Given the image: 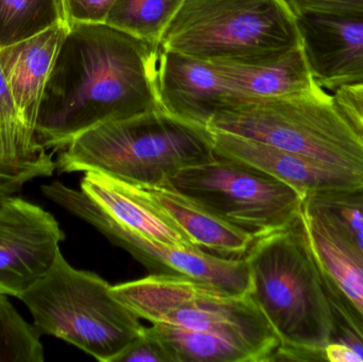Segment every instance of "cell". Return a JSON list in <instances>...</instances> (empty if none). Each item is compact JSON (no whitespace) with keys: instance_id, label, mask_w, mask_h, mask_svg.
I'll list each match as a JSON object with an SVG mask.
<instances>
[{"instance_id":"obj_1","label":"cell","mask_w":363,"mask_h":362,"mask_svg":"<svg viewBox=\"0 0 363 362\" xmlns=\"http://www.w3.org/2000/svg\"><path fill=\"white\" fill-rule=\"evenodd\" d=\"M159 57V45L108 23L68 27L40 100L38 144L61 151L96 125L164 110Z\"/></svg>"},{"instance_id":"obj_2","label":"cell","mask_w":363,"mask_h":362,"mask_svg":"<svg viewBox=\"0 0 363 362\" xmlns=\"http://www.w3.org/2000/svg\"><path fill=\"white\" fill-rule=\"evenodd\" d=\"M112 293L152 324L177 362H271L281 346L250 293L155 274L115 285Z\"/></svg>"},{"instance_id":"obj_3","label":"cell","mask_w":363,"mask_h":362,"mask_svg":"<svg viewBox=\"0 0 363 362\" xmlns=\"http://www.w3.org/2000/svg\"><path fill=\"white\" fill-rule=\"evenodd\" d=\"M251 295L281 346L271 361H324L332 342V315L323 278L301 216L258 238L245 256Z\"/></svg>"},{"instance_id":"obj_4","label":"cell","mask_w":363,"mask_h":362,"mask_svg":"<svg viewBox=\"0 0 363 362\" xmlns=\"http://www.w3.org/2000/svg\"><path fill=\"white\" fill-rule=\"evenodd\" d=\"M59 152V174L98 171L138 186H161L216 157L209 128L165 110L96 125Z\"/></svg>"},{"instance_id":"obj_5","label":"cell","mask_w":363,"mask_h":362,"mask_svg":"<svg viewBox=\"0 0 363 362\" xmlns=\"http://www.w3.org/2000/svg\"><path fill=\"white\" fill-rule=\"evenodd\" d=\"M363 178V134L323 87L281 97L238 96L208 125Z\"/></svg>"},{"instance_id":"obj_6","label":"cell","mask_w":363,"mask_h":362,"mask_svg":"<svg viewBox=\"0 0 363 362\" xmlns=\"http://www.w3.org/2000/svg\"><path fill=\"white\" fill-rule=\"evenodd\" d=\"M302 45L284 0H183L159 46L213 64L260 65Z\"/></svg>"},{"instance_id":"obj_7","label":"cell","mask_w":363,"mask_h":362,"mask_svg":"<svg viewBox=\"0 0 363 362\" xmlns=\"http://www.w3.org/2000/svg\"><path fill=\"white\" fill-rule=\"evenodd\" d=\"M19 300L40 336L59 338L102 362H115L145 327L106 281L72 267L62 253Z\"/></svg>"},{"instance_id":"obj_8","label":"cell","mask_w":363,"mask_h":362,"mask_svg":"<svg viewBox=\"0 0 363 362\" xmlns=\"http://www.w3.org/2000/svg\"><path fill=\"white\" fill-rule=\"evenodd\" d=\"M161 186L189 198L255 239L294 223L306 198L256 168L218 155L180 170Z\"/></svg>"},{"instance_id":"obj_9","label":"cell","mask_w":363,"mask_h":362,"mask_svg":"<svg viewBox=\"0 0 363 362\" xmlns=\"http://www.w3.org/2000/svg\"><path fill=\"white\" fill-rule=\"evenodd\" d=\"M43 195L95 227L114 246L129 252L155 276H182L211 285L232 295H249L251 278L245 259H228L168 246L119 225L82 191L52 182L40 187Z\"/></svg>"},{"instance_id":"obj_10","label":"cell","mask_w":363,"mask_h":362,"mask_svg":"<svg viewBox=\"0 0 363 362\" xmlns=\"http://www.w3.org/2000/svg\"><path fill=\"white\" fill-rule=\"evenodd\" d=\"M65 234L53 215L16 195L0 202V293L19 299L50 270Z\"/></svg>"},{"instance_id":"obj_11","label":"cell","mask_w":363,"mask_h":362,"mask_svg":"<svg viewBox=\"0 0 363 362\" xmlns=\"http://www.w3.org/2000/svg\"><path fill=\"white\" fill-rule=\"evenodd\" d=\"M157 87L164 110L207 128L238 96L213 63L161 48Z\"/></svg>"},{"instance_id":"obj_12","label":"cell","mask_w":363,"mask_h":362,"mask_svg":"<svg viewBox=\"0 0 363 362\" xmlns=\"http://www.w3.org/2000/svg\"><path fill=\"white\" fill-rule=\"evenodd\" d=\"M311 72L328 91L363 83V18L306 13L296 16Z\"/></svg>"},{"instance_id":"obj_13","label":"cell","mask_w":363,"mask_h":362,"mask_svg":"<svg viewBox=\"0 0 363 362\" xmlns=\"http://www.w3.org/2000/svg\"><path fill=\"white\" fill-rule=\"evenodd\" d=\"M213 133L216 155L247 164L305 196L363 187V178L353 172L242 136Z\"/></svg>"},{"instance_id":"obj_14","label":"cell","mask_w":363,"mask_h":362,"mask_svg":"<svg viewBox=\"0 0 363 362\" xmlns=\"http://www.w3.org/2000/svg\"><path fill=\"white\" fill-rule=\"evenodd\" d=\"M84 174L81 191L119 225L168 246L200 249L142 187L102 172Z\"/></svg>"},{"instance_id":"obj_15","label":"cell","mask_w":363,"mask_h":362,"mask_svg":"<svg viewBox=\"0 0 363 362\" xmlns=\"http://www.w3.org/2000/svg\"><path fill=\"white\" fill-rule=\"evenodd\" d=\"M67 30L68 26L61 23L33 38L0 49V67L19 117L34 134L45 86Z\"/></svg>"},{"instance_id":"obj_16","label":"cell","mask_w":363,"mask_h":362,"mask_svg":"<svg viewBox=\"0 0 363 362\" xmlns=\"http://www.w3.org/2000/svg\"><path fill=\"white\" fill-rule=\"evenodd\" d=\"M140 187L203 250L228 259H243L256 240L178 191L165 186Z\"/></svg>"},{"instance_id":"obj_17","label":"cell","mask_w":363,"mask_h":362,"mask_svg":"<svg viewBox=\"0 0 363 362\" xmlns=\"http://www.w3.org/2000/svg\"><path fill=\"white\" fill-rule=\"evenodd\" d=\"M302 220L320 270L363 312V253L332 220L305 201Z\"/></svg>"},{"instance_id":"obj_18","label":"cell","mask_w":363,"mask_h":362,"mask_svg":"<svg viewBox=\"0 0 363 362\" xmlns=\"http://www.w3.org/2000/svg\"><path fill=\"white\" fill-rule=\"evenodd\" d=\"M233 93L247 97H281L319 86L303 45L275 61L260 65L213 64Z\"/></svg>"},{"instance_id":"obj_19","label":"cell","mask_w":363,"mask_h":362,"mask_svg":"<svg viewBox=\"0 0 363 362\" xmlns=\"http://www.w3.org/2000/svg\"><path fill=\"white\" fill-rule=\"evenodd\" d=\"M65 23L62 0H0V49Z\"/></svg>"},{"instance_id":"obj_20","label":"cell","mask_w":363,"mask_h":362,"mask_svg":"<svg viewBox=\"0 0 363 362\" xmlns=\"http://www.w3.org/2000/svg\"><path fill=\"white\" fill-rule=\"evenodd\" d=\"M183 0H117L106 23L159 45L164 30Z\"/></svg>"},{"instance_id":"obj_21","label":"cell","mask_w":363,"mask_h":362,"mask_svg":"<svg viewBox=\"0 0 363 362\" xmlns=\"http://www.w3.org/2000/svg\"><path fill=\"white\" fill-rule=\"evenodd\" d=\"M48 154L19 117L16 104L0 67V159L10 163L36 161Z\"/></svg>"},{"instance_id":"obj_22","label":"cell","mask_w":363,"mask_h":362,"mask_svg":"<svg viewBox=\"0 0 363 362\" xmlns=\"http://www.w3.org/2000/svg\"><path fill=\"white\" fill-rule=\"evenodd\" d=\"M44 348L34 325L26 322L0 293V362H43Z\"/></svg>"},{"instance_id":"obj_23","label":"cell","mask_w":363,"mask_h":362,"mask_svg":"<svg viewBox=\"0 0 363 362\" xmlns=\"http://www.w3.org/2000/svg\"><path fill=\"white\" fill-rule=\"evenodd\" d=\"M305 203L332 220L363 253V187L313 193Z\"/></svg>"},{"instance_id":"obj_24","label":"cell","mask_w":363,"mask_h":362,"mask_svg":"<svg viewBox=\"0 0 363 362\" xmlns=\"http://www.w3.org/2000/svg\"><path fill=\"white\" fill-rule=\"evenodd\" d=\"M321 274L332 315V342L350 346L363 361V312L328 276Z\"/></svg>"},{"instance_id":"obj_25","label":"cell","mask_w":363,"mask_h":362,"mask_svg":"<svg viewBox=\"0 0 363 362\" xmlns=\"http://www.w3.org/2000/svg\"><path fill=\"white\" fill-rule=\"evenodd\" d=\"M57 170L52 154H47L36 161L10 163L0 159V202L16 195L30 181L48 178Z\"/></svg>"},{"instance_id":"obj_26","label":"cell","mask_w":363,"mask_h":362,"mask_svg":"<svg viewBox=\"0 0 363 362\" xmlns=\"http://www.w3.org/2000/svg\"><path fill=\"white\" fill-rule=\"evenodd\" d=\"M115 362H177V359L155 327H144L142 334Z\"/></svg>"},{"instance_id":"obj_27","label":"cell","mask_w":363,"mask_h":362,"mask_svg":"<svg viewBox=\"0 0 363 362\" xmlns=\"http://www.w3.org/2000/svg\"><path fill=\"white\" fill-rule=\"evenodd\" d=\"M296 16L306 13L363 18V0H284Z\"/></svg>"},{"instance_id":"obj_28","label":"cell","mask_w":363,"mask_h":362,"mask_svg":"<svg viewBox=\"0 0 363 362\" xmlns=\"http://www.w3.org/2000/svg\"><path fill=\"white\" fill-rule=\"evenodd\" d=\"M117 0H62L68 27L74 23H106Z\"/></svg>"},{"instance_id":"obj_29","label":"cell","mask_w":363,"mask_h":362,"mask_svg":"<svg viewBox=\"0 0 363 362\" xmlns=\"http://www.w3.org/2000/svg\"><path fill=\"white\" fill-rule=\"evenodd\" d=\"M342 112L363 134V83L342 87L334 93Z\"/></svg>"},{"instance_id":"obj_30","label":"cell","mask_w":363,"mask_h":362,"mask_svg":"<svg viewBox=\"0 0 363 362\" xmlns=\"http://www.w3.org/2000/svg\"><path fill=\"white\" fill-rule=\"evenodd\" d=\"M324 361L330 362H363L353 349L338 342H330L324 348Z\"/></svg>"}]
</instances>
